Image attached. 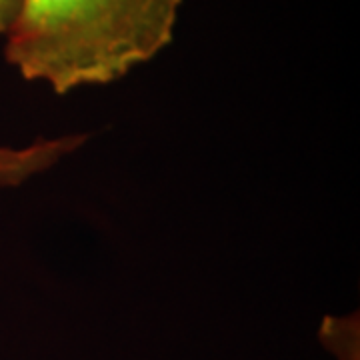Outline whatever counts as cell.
Segmentation results:
<instances>
[{
	"label": "cell",
	"instance_id": "cell-1",
	"mask_svg": "<svg viewBox=\"0 0 360 360\" xmlns=\"http://www.w3.org/2000/svg\"><path fill=\"white\" fill-rule=\"evenodd\" d=\"M182 0H22L4 58L56 94L110 84L167 49Z\"/></svg>",
	"mask_w": 360,
	"mask_h": 360
},
{
	"label": "cell",
	"instance_id": "cell-2",
	"mask_svg": "<svg viewBox=\"0 0 360 360\" xmlns=\"http://www.w3.org/2000/svg\"><path fill=\"white\" fill-rule=\"evenodd\" d=\"M86 141L84 134H72L54 141H39L26 148H0V186H16L30 176L56 165L60 158Z\"/></svg>",
	"mask_w": 360,
	"mask_h": 360
},
{
	"label": "cell",
	"instance_id": "cell-3",
	"mask_svg": "<svg viewBox=\"0 0 360 360\" xmlns=\"http://www.w3.org/2000/svg\"><path fill=\"white\" fill-rule=\"evenodd\" d=\"M22 0H0V34H8Z\"/></svg>",
	"mask_w": 360,
	"mask_h": 360
}]
</instances>
